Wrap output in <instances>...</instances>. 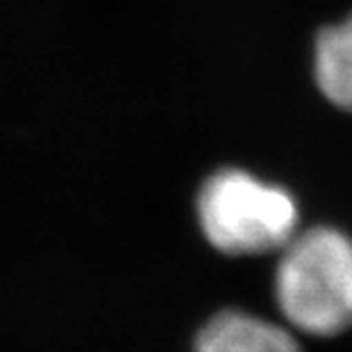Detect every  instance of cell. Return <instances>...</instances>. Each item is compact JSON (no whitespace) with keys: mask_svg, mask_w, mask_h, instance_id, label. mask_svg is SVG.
<instances>
[{"mask_svg":"<svg viewBox=\"0 0 352 352\" xmlns=\"http://www.w3.org/2000/svg\"><path fill=\"white\" fill-rule=\"evenodd\" d=\"M195 352H300L286 329L243 311H222L197 336Z\"/></svg>","mask_w":352,"mask_h":352,"instance_id":"3957f363","label":"cell"},{"mask_svg":"<svg viewBox=\"0 0 352 352\" xmlns=\"http://www.w3.org/2000/svg\"><path fill=\"white\" fill-rule=\"evenodd\" d=\"M277 305L295 329L336 336L352 327V238L332 227L309 229L284 248Z\"/></svg>","mask_w":352,"mask_h":352,"instance_id":"6da1fadb","label":"cell"},{"mask_svg":"<svg viewBox=\"0 0 352 352\" xmlns=\"http://www.w3.org/2000/svg\"><path fill=\"white\" fill-rule=\"evenodd\" d=\"M316 78L329 101L352 112V14L320 32L316 44Z\"/></svg>","mask_w":352,"mask_h":352,"instance_id":"277c9868","label":"cell"},{"mask_svg":"<svg viewBox=\"0 0 352 352\" xmlns=\"http://www.w3.org/2000/svg\"><path fill=\"white\" fill-rule=\"evenodd\" d=\"M197 213L204 236L224 254L284 250L298 229L293 197L241 170L210 176L199 192Z\"/></svg>","mask_w":352,"mask_h":352,"instance_id":"7a4b0ae2","label":"cell"}]
</instances>
